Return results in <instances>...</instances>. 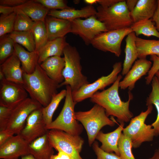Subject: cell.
<instances>
[{
    "label": "cell",
    "instance_id": "49",
    "mask_svg": "<svg viewBox=\"0 0 159 159\" xmlns=\"http://www.w3.org/2000/svg\"><path fill=\"white\" fill-rule=\"evenodd\" d=\"M148 159H159V148L156 149L153 155Z\"/></svg>",
    "mask_w": 159,
    "mask_h": 159
},
{
    "label": "cell",
    "instance_id": "26",
    "mask_svg": "<svg viewBox=\"0 0 159 159\" xmlns=\"http://www.w3.org/2000/svg\"><path fill=\"white\" fill-rule=\"evenodd\" d=\"M136 37L135 33L132 32L129 34L126 38L125 56L122 70V74L123 76L127 73L138 58V52L135 44Z\"/></svg>",
    "mask_w": 159,
    "mask_h": 159
},
{
    "label": "cell",
    "instance_id": "37",
    "mask_svg": "<svg viewBox=\"0 0 159 159\" xmlns=\"http://www.w3.org/2000/svg\"><path fill=\"white\" fill-rule=\"evenodd\" d=\"M16 16L15 11L9 15L1 14L0 16V37L14 31Z\"/></svg>",
    "mask_w": 159,
    "mask_h": 159
},
{
    "label": "cell",
    "instance_id": "32",
    "mask_svg": "<svg viewBox=\"0 0 159 159\" xmlns=\"http://www.w3.org/2000/svg\"><path fill=\"white\" fill-rule=\"evenodd\" d=\"M9 35L14 43L23 46L28 51L30 52L35 51V44L32 31H14Z\"/></svg>",
    "mask_w": 159,
    "mask_h": 159
},
{
    "label": "cell",
    "instance_id": "36",
    "mask_svg": "<svg viewBox=\"0 0 159 159\" xmlns=\"http://www.w3.org/2000/svg\"><path fill=\"white\" fill-rule=\"evenodd\" d=\"M118 147L121 159H135L132 152L131 140L122 133L119 140Z\"/></svg>",
    "mask_w": 159,
    "mask_h": 159
},
{
    "label": "cell",
    "instance_id": "44",
    "mask_svg": "<svg viewBox=\"0 0 159 159\" xmlns=\"http://www.w3.org/2000/svg\"><path fill=\"white\" fill-rule=\"evenodd\" d=\"M121 0H95V4H98L104 7H110Z\"/></svg>",
    "mask_w": 159,
    "mask_h": 159
},
{
    "label": "cell",
    "instance_id": "14",
    "mask_svg": "<svg viewBox=\"0 0 159 159\" xmlns=\"http://www.w3.org/2000/svg\"><path fill=\"white\" fill-rule=\"evenodd\" d=\"M42 107L35 110L29 115L19 134L29 144L47 134L48 131L43 117Z\"/></svg>",
    "mask_w": 159,
    "mask_h": 159
},
{
    "label": "cell",
    "instance_id": "13",
    "mask_svg": "<svg viewBox=\"0 0 159 159\" xmlns=\"http://www.w3.org/2000/svg\"><path fill=\"white\" fill-rule=\"evenodd\" d=\"M27 96L28 93L22 85L5 79L0 81V106L12 108Z\"/></svg>",
    "mask_w": 159,
    "mask_h": 159
},
{
    "label": "cell",
    "instance_id": "40",
    "mask_svg": "<svg viewBox=\"0 0 159 159\" xmlns=\"http://www.w3.org/2000/svg\"><path fill=\"white\" fill-rule=\"evenodd\" d=\"M150 59L153 62V64L145 78L147 85L150 84L155 73L159 70V57L155 55H150Z\"/></svg>",
    "mask_w": 159,
    "mask_h": 159
},
{
    "label": "cell",
    "instance_id": "4",
    "mask_svg": "<svg viewBox=\"0 0 159 159\" xmlns=\"http://www.w3.org/2000/svg\"><path fill=\"white\" fill-rule=\"evenodd\" d=\"M75 117L86 130L90 146L92 145L103 127L106 125L114 126L116 122L113 118H109L104 109L97 104L88 110L75 112Z\"/></svg>",
    "mask_w": 159,
    "mask_h": 159
},
{
    "label": "cell",
    "instance_id": "43",
    "mask_svg": "<svg viewBox=\"0 0 159 159\" xmlns=\"http://www.w3.org/2000/svg\"><path fill=\"white\" fill-rule=\"evenodd\" d=\"M14 134L6 129L0 130V145L13 136Z\"/></svg>",
    "mask_w": 159,
    "mask_h": 159
},
{
    "label": "cell",
    "instance_id": "33",
    "mask_svg": "<svg viewBox=\"0 0 159 159\" xmlns=\"http://www.w3.org/2000/svg\"><path fill=\"white\" fill-rule=\"evenodd\" d=\"M37 52L48 41V36L45 22L35 21L32 30Z\"/></svg>",
    "mask_w": 159,
    "mask_h": 159
},
{
    "label": "cell",
    "instance_id": "51",
    "mask_svg": "<svg viewBox=\"0 0 159 159\" xmlns=\"http://www.w3.org/2000/svg\"><path fill=\"white\" fill-rule=\"evenodd\" d=\"M155 76L159 80V70L157 72L155 73Z\"/></svg>",
    "mask_w": 159,
    "mask_h": 159
},
{
    "label": "cell",
    "instance_id": "24",
    "mask_svg": "<svg viewBox=\"0 0 159 159\" xmlns=\"http://www.w3.org/2000/svg\"><path fill=\"white\" fill-rule=\"evenodd\" d=\"M47 134L29 144L30 154L35 159H50L54 154V148L49 142Z\"/></svg>",
    "mask_w": 159,
    "mask_h": 159
},
{
    "label": "cell",
    "instance_id": "11",
    "mask_svg": "<svg viewBox=\"0 0 159 159\" xmlns=\"http://www.w3.org/2000/svg\"><path fill=\"white\" fill-rule=\"evenodd\" d=\"M42 107L38 102L27 97L12 109L6 129L14 135L19 134L29 115Z\"/></svg>",
    "mask_w": 159,
    "mask_h": 159
},
{
    "label": "cell",
    "instance_id": "38",
    "mask_svg": "<svg viewBox=\"0 0 159 159\" xmlns=\"http://www.w3.org/2000/svg\"><path fill=\"white\" fill-rule=\"evenodd\" d=\"M42 4L49 10H62L71 8L67 5V1L64 0H34Z\"/></svg>",
    "mask_w": 159,
    "mask_h": 159
},
{
    "label": "cell",
    "instance_id": "47",
    "mask_svg": "<svg viewBox=\"0 0 159 159\" xmlns=\"http://www.w3.org/2000/svg\"><path fill=\"white\" fill-rule=\"evenodd\" d=\"M158 6L154 14L151 19L155 24L156 28L159 32V0H157Z\"/></svg>",
    "mask_w": 159,
    "mask_h": 159
},
{
    "label": "cell",
    "instance_id": "27",
    "mask_svg": "<svg viewBox=\"0 0 159 159\" xmlns=\"http://www.w3.org/2000/svg\"><path fill=\"white\" fill-rule=\"evenodd\" d=\"M25 13L34 21L45 22L49 10L34 0H28L24 4L16 7Z\"/></svg>",
    "mask_w": 159,
    "mask_h": 159
},
{
    "label": "cell",
    "instance_id": "15",
    "mask_svg": "<svg viewBox=\"0 0 159 159\" xmlns=\"http://www.w3.org/2000/svg\"><path fill=\"white\" fill-rule=\"evenodd\" d=\"M29 144L20 134L13 135L0 145V158L19 159L30 154Z\"/></svg>",
    "mask_w": 159,
    "mask_h": 159
},
{
    "label": "cell",
    "instance_id": "25",
    "mask_svg": "<svg viewBox=\"0 0 159 159\" xmlns=\"http://www.w3.org/2000/svg\"><path fill=\"white\" fill-rule=\"evenodd\" d=\"M156 0H139L133 11L130 13L133 23L152 18L156 10Z\"/></svg>",
    "mask_w": 159,
    "mask_h": 159
},
{
    "label": "cell",
    "instance_id": "39",
    "mask_svg": "<svg viewBox=\"0 0 159 159\" xmlns=\"http://www.w3.org/2000/svg\"><path fill=\"white\" fill-rule=\"evenodd\" d=\"M93 151L97 156L96 159H121L119 156L113 153H108L102 150L98 142L95 141L92 145Z\"/></svg>",
    "mask_w": 159,
    "mask_h": 159
},
{
    "label": "cell",
    "instance_id": "1",
    "mask_svg": "<svg viewBox=\"0 0 159 159\" xmlns=\"http://www.w3.org/2000/svg\"><path fill=\"white\" fill-rule=\"evenodd\" d=\"M122 75L119 74L115 81L110 87L102 91H97L90 98L93 103L103 108L106 115L115 117L120 124L127 122L133 116L129 109V105L133 97L130 91L128 92L127 101H122L119 95V84Z\"/></svg>",
    "mask_w": 159,
    "mask_h": 159
},
{
    "label": "cell",
    "instance_id": "30",
    "mask_svg": "<svg viewBox=\"0 0 159 159\" xmlns=\"http://www.w3.org/2000/svg\"><path fill=\"white\" fill-rule=\"evenodd\" d=\"M151 19H144L133 23L130 26L136 36L143 34L148 37L154 36L159 39V32Z\"/></svg>",
    "mask_w": 159,
    "mask_h": 159
},
{
    "label": "cell",
    "instance_id": "17",
    "mask_svg": "<svg viewBox=\"0 0 159 159\" xmlns=\"http://www.w3.org/2000/svg\"><path fill=\"white\" fill-rule=\"evenodd\" d=\"M21 62L14 52V54L0 64V71L5 79L23 85V71L21 67Z\"/></svg>",
    "mask_w": 159,
    "mask_h": 159
},
{
    "label": "cell",
    "instance_id": "29",
    "mask_svg": "<svg viewBox=\"0 0 159 159\" xmlns=\"http://www.w3.org/2000/svg\"><path fill=\"white\" fill-rule=\"evenodd\" d=\"M152 89L146 100L147 106L152 104L155 107L157 114L155 121L151 125L155 130V136L159 135V80L155 76L151 81Z\"/></svg>",
    "mask_w": 159,
    "mask_h": 159
},
{
    "label": "cell",
    "instance_id": "12",
    "mask_svg": "<svg viewBox=\"0 0 159 159\" xmlns=\"http://www.w3.org/2000/svg\"><path fill=\"white\" fill-rule=\"evenodd\" d=\"M70 21L71 33L79 36L87 45L91 44L97 35L108 31L104 24L99 20L96 16L85 19H76Z\"/></svg>",
    "mask_w": 159,
    "mask_h": 159
},
{
    "label": "cell",
    "instance_id": "10",
    "mask_svg": "<svg viewBox=\"0 0 159 159\" xmlns=\"http://www.w3.org/2000/svg\"><path fill=\"white\" fill-rule=\"evenodd\" d=\"M111 73L106 76H102L92 83L84 85L78 90L72 92L74 101L77 103L90 98L99 90H103L105 88L113 84L117 78L122 69L121 62L115 63L113 65Z\"/></svg>",
    "mask_w": 159,
    "mask_h": 159
},
{
    "label": "cell",
    "instance_id": "3",
    "mask_svg": "<svg viewBox=\"0 0 159 159\" xmlns=\"http://www.w3.org/2000/svg\"><path fill=\"white\" fill-rule=\"evenodd\" d=\"M63 55L65 66L62 75L64 80L59 85V87L69 85L73 92L90 83L87 77L82 72L81 57L77 49L68 44L64 49Z\"/></svg>",
    "mask_w": 159,
    "mask_h": 159
},
{
    "label": "cell",
    "instance_id": "2",
    "mask_svg": "<svg viewBox=\"0 0 159 159\" xmlns=\"http://www.w3.org/2000/svg\"><path fill=\"white\" fill-rule=\"evenodd\" d=\"M23 79L22 86L30 98L44 107L49 103L60 87L59 84L50 78L39 64L32 73L23 72Z\"/></svg>",
    "mask_w": 159,
    "mask_h": 159
},
{
    "label": "cell",
    "instance_id": "21",
    "mask_svg": "<svg viewBox=\"0 0 159 159\" xmlns=\"http://www.w3.org/2000/svg\"><path fill=\"white\" fill-rule=\"evenodd\" d=\"M97 10L91 5H88L80 9H76L71 8L62 10H49L48 15L71 21L82 18H88L96 16Z\"/></svg>",
    "mask_w": 159,
    "mask_h": 159
},
{
    "label": "cell",
    "instance_id": "48",
    "mask_svg": "<svg viewBox=\"0 0 159 159\" xmlns=\"http://www.w3.org/2000/svg\"><path fill=\"white\" fill-rule=\"evenodd\" d=\"M128 9L131 13L134 10L138 1V0H127L125 1Z\"/></svg>",
    "mask_w": 159,
    "mask_h": 159
},
{
    "label": "cell",
    "instance_id": "22",
    "mask_svg": "<svg viewBox=\"0 0 159 159\" xmlns=\"http://www.w3.org/2000/svg\"><path fill=\"white\" fill-rule=\"evenodd\" d=\"M68 44L66 42L65 37L48 41L37 52L39 56L38 64H40L50 57L61 56L63 54L64 48Z\"/></svg>",
    "mask_w": 159,
    "mask_h": 159
},
{
    "label": "cell",
    "instance_id": "23",
    "mask_svg": "<svg viewBox=\"0 0 159 159\" xmlns=\"http://www.w3.org/2000/svg\"><path fill=\"white\" fill-rule=\"evenodd\" d=\"M14 47V52L20 61L23 72L27 74L33 73L39 64L37 52L27 51L19 44L15 43Z\"/></svg>",
    "mask_w": 159,
    "mask_h": 159
},
{
    "label": "cell",
    "instance_id": "18",
    "mask_svg": "<svg viewBox=\"0 0 159 159\" xmlns=\"http://www.w3.org/2000/svg\"><path fill=\"white\" fill-rule=\"evenodd\" d=\"M45 23L48 41L65 37L71 31L70 21L47 15Z\"/></svg>",
    "mask_w": 159,
    "mask_h": 159
},
{
    "label": "cell",
    "instance_id": "34",
    "mask_svg": "<svg viewBox=\"0 0 159 159\" xmlns=\"http://www.w3.org/2000/svg\"><path fill=\"white\" fill-rule=\"evenodd\" d=\"M16 16L14 31L24 32L32 31L35 23L28 15L20 9L15 7Z\"/></svg>",
    "mask_w": 159,
    "mask_h": 159
},
{
    "label": "cell",
    "instance_id": "8",
    "mask_svg": "<svg viewBox=\"0 0 159 159\" xmlns=\"http://www.w3.org/2000/svg\"><path fill=\"white\" fill-rule=\"evenodd\" d=\"M47 134L50 144L57 151L64 152L72 159H84L80 153L84 141L80 135H71L54 129L49 130Z\"/></svg>",
    "mask_w": 159,
    "mask_h": 159
},
{
    "label": "cell",
    "instance_id": "7",
    "mask_svg": "<svg viewBox=\"0 0 159 159\" xmlns=\"http://www.w3.org/2000/svg\"><path fill=\"white\" fill-rule=\"evenodd\" d=\"M147 106L145 111L131 119L129 124L122 131L124 134L130 138L134 148L139 147L143 143L152 141L155 136V130L151 125L145 123L146 118L153 109L152 104Z\"/></svg>",
    "mask_w": 159,
    "mask_h": 159
},
{
    "label": "cell",
    "instance_id": "16",
    "mask_svg": "<svg viewBox=\"0 0 159 159\" xmlns=\"http://www.w3.org/2000/svg\"><path fill=\"white\" fill-rule=\"evenodd\" d=\"M152 64V62L146 58L139 59L136 61L131 69L120 82L119 87L121 90L128 88L129 91L132 90L136 82L148 73Z\"/></svg>",
    "mask_w": 159,
    "mask_h": 159
},
{
    "label": "cell",
    "instance_id": "6",
    "mask_svg": "<svg viewBox=\"0 0 159 159\" xmlns=\"http://www.w3.org/2000/svg\"><path fill=\"white\" fill-rule=\"evenodd\" d=\"M66 90L65 101L60 113L55 120L46 126V128L48 130H58L71 135H80L83 131V127L75 118L74 107L77 103L73 99L70 86H66Z\"/></svg>",
    "mask_w": 159,
    "mask_h": 159
},
{
    "label": "cell",
    "instance_id": "19",
    "mask_svg": "<svg viewBox=\"0 0 159 159\" xmlns=\"http://www.w3.org/2000/svg\"><path fill=\"white\" fill-rule=\"evenodd\" d=\"M124 125V123L120 124L115 130L109 133H104L101 131L98 133L96 139L101 143L100 148L102 150L108 153H114L119 156L118 142Z\"/></svg>",
    "mask_w": 159,
    "mask_h": 159
},
{
    "label": "cell",
    "instance_id": "41",
    "mask_svg": "<svg viewBox=\"0 0 159 159\" xmlns=\"http://www.w3.org/2000/svg\"><path fill=\"white\" fill-rule=\"evenodd\" d=\"M12 109L0 106V130L6 129Z\"/></svg>",
    "mask_w": 159,
    "mask_h": 159
},
{
    "label": "cell",
    "instance_id": "42",
    "mask_svg": "<svg viewBox=\"0 0 159 159\" xmlns=\"http://www.w3.org/2000/svg\"><path fill=\"white\" fill-rule=\"evenodd\" d=\"M28 0H0V5L16 7L21 5Z\"/></svg>",
    "mask_w": 159,
    "mask_h": 159
},
{
    "label": "cell",
    "instance_id": "35",
    "mask_svg": "<svg viewBox=\"0 0 159 159\" xmlns=\"http://www.w3.org/2000/svg\"><path fill=\"white\" fill-rule=\"evenodd\" d=\"M0 64H2L14 53V42L6 34L0 37Z\"/></svg>",
    "mask_w": 159,
    "mask_h": 159
},
{
    "label": "cell",
    "instance_id": "28",
    "mask_svg": "<svg viewBox=\"0 0 159 159\" xmlns=\"http://www.w3.org/2000/svg\"><path fill=\"white\" fill-rule=\"evenodd\" d=\"M135 44L139 59L146 58L148 55L159 57V40L146 39L137 37Z\"/></svg>",
    "mask_w": 159,
    "mask_h": 159
},
{
    "label": "cell",
    "instance_id": "31",
    "mask_svg": "<svg viewBox=\"0 0 159 159\" xmlns=\"http://www.w3.org/2000/svg\"><path fill=\"white\" fill-rule=\"evenodd\" d=\"M66 94V89L62 90L53 97L51 101L47 106L42 107V116L47 126L53 121V114L61 101L65 98Z\"/></svg>",
    "mask_w": 159,
    "mask_h": 159
},
{
    "label": "cell",
    "instance_id": "45",
    "mask_svg": "<svg viewBox=\"0 0 159 159\" xmlns=\"http://www.w3.org/2000/svg\"><path fill=\"white\" fill-rule=\"evenodd\" d=\"M15 7L0 5V13L3 15L11 14L15 11Z\"/></svg>",
    "mask_w": 159,
    "mask_h": 159
},
{
    "label": "cell",
    "instance_id": "20",
    "mask_svg": "<svg viewBox=\"0 0 159 159\" xmlns=\"http://www.w3.org/2000/svg\"><path fill=\"white\" fill-rule=\"evenodd\" d=\"M40 65L48 76L60 84L64 81L62 72L65 66L64 57L54 56L49 57Z\"/></svg>",
    "mask_w": 159,
    "mask_h": 159
},
{
    "label": "cell",
    "instance_id": "9",
    "mask_svg": "<svg viewBox=\"0 0 159 159\" xmlns=\"http://www.w3.org/2000/svg\"><path fill=\"white\" fill-rule=\"evenodd\" d=\"M133 31L130 27L101 32L97 35L91 44L94 48L110 52L118 57L121 53V45L124 38Z\"/></svg>",
    "mask_w": 159,
    "mask_h": 159
},
{
    "label": "cell",
    "instance_id": "5",
    "mask_svg": "<svg viewBox=\"0 0 159 159\" xmlns=\"http://www.w3.org/2000/svg\"><path fill=\"white\" fill-rule=\"evenodd\" d=\"M96 10V17L104 24L108 31L129 28L133 24L125 0H121L108 7L100 5Z\"/></svg>",
    "mask_w": 159,
    "mask_h": 159
},
{
    "label": "cell",
    "instance_id": "50",
    "mask_svg": "<svg viewBox=\"0 0 159 159\" xmlns=\"http://www.w3.org/2000/svg\"><path fill=\"white\" fill-rule=\"evenodd\" d=\"M21 159H35V158L31 154H29L21 157Z\"/></svg>",
    "mask_w": 159,
    "mask_h": 159
},
{
    "label": "cell",
    "instance_id": "46",
    "mask_svg": "<svg viewBox=\"0 0 159 159\" xmlns=\"http://www.w3.org/2000/svg\"><path fill=\"white\" fill-rule=\"evenodd\" d=\"M58 153L56 155H53L50 159H72L71 157L64 152L58 150L57 151Z\"/></svg>",
    "mask_w": 159,
    "mask_h": 159
}]
</instances>
